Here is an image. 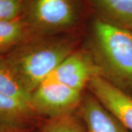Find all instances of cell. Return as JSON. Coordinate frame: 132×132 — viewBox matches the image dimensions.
Wrapping results in <instances>:
<instances>
[{
	"label": "cell",
	"mask_w": 132,
	"mask_h": 132,
	"mask_svg": "<svg viewBox=\"0 0 132 132\" xmlns=\"http://www.w3.org/2000/svg\"><path fill=\"white\" fill-rule=\"evenodd\" d=\"M72 52L71 43L67 40L35 36L3 57L32 95Z\"/></svg>",
	"instance_id": "obj_1"
},
{
	"label": "cell",
	"mask_w": 132,
	"mask_h": 132,
	"mask_svg": "<svg viewBox=\"0 0 132 132\" xmlns=\"http://www.w3.org/2000/svg\"><path fill=\"white\" fill-rule=\"evenodd\" d=\"M93 36L107 79L127 93L132 91V32L104 19L93 24Z\"/></svg>",
	"instance_id": "obj_2"
},
{
	"label": "cell",
	"mask_w": 132,
	"mask_h": 132,
	"mask_svg": "<svg viewBox=\"0 0 132 132\" xmlns=\"http://www.w3.org/2000/svg\"><path fill=\"white\" fill-rule=\"evenodd\" d=\"M79 15L76 0H24L22 19L35 36L71 28Z\"/></svg>",
	"instance_id": "obj_3"
},
{
	"label": "cell",
	"mask_w": 132,
	"mask_h": 132,
	"mask_svg": "<svg viewBox=\"0 0 132 132\" xmlns=\"http://www.w3.org/2000/svg\"><path fill=\"white\" fill-rule=\"evenodd\" d=\"M82 98L81 91L58 83L43 82L33 91L30 105L36 116L53 118L73 114Z\"/></svg>",
	"instance_id": "obj_4"
},
{
	"label": "cell",
	"mask_w": 132,
	"mask_h": 132,
	"mask_svg": "<svg viewBox=\"0 0 132 132\" xmlns=\"http://www.w3.org/2000/svg\"><path fill=\"white\" fill-rule=\"evenodd\" d=\"M88 87L91 94L132 132V97L130 94L99 73L93 76Z\"/></svg>",
	"instance_id": "obj_5"
},
{
	"label": "cell",
	"mask_w": 132,
	"mask_h": 132,
	"mask_svg": "<svg viewBox=\"0 0 132 132\" xmlns=\"http://www.w3.org/2000/svg\"><path fill=\"white\" fill-rule=\"evenodd\" d=\"M98 68L81 52H72L59 64L44 82H53L82 92Z\"/></svg>",
	"instance_id": "obj_6"
},
{
	"label": "cell",
	"mask_w": 132,
	"mask_h": 132,
	"mask_svg": "<svg viewBox=\"0 0 132 132\" xmlns=\"http://www.w3.org/2000/svg\"><path fill=\"white\" fill-rule=\"evenodd\" d=\"M80 106L87 132H130L93 94L85 96Z\"/></svg>",
	"instance_id": "obj_7"
},
{
	"label": "cell",
	"mask_w": 132,
	"mask_h": 132,
	"mask_svg": "<svg viewBox=\"0 0 132 132\" xmlns=\"http://www.w3.org/2000/svg\"><path fill=\"white\" fill-rule=\"evenodd\" d=\"M35 117L30 104L0 93V126L27 128Z\"/></svg>",
	"instance_id": "obj_8"
},
{
	"label": "cell",
	"mask_w": 132,
	"mask_h": 132,
	"mask_svg": "<svg viewBox=\"0 0 132 132\" xmlns=\"http://www.w3.org/2000/svg\"><path fill=\"white\" fill-rule=\"evenodd\" d=\"M35 35L21 18L0 21V57L5 56Z\"/></svg>",
	"instance_id": "obj_9"
},
{
	"label": "cell",
	"mask_w": 132,
	"mask_h": 132,
	"mask_svg": "<svg viewBox=\"0 0 132 132\" xmlns=\"http://www.w3.org/2000/svg\"><path fill=\"white\" fill-rule=\"evenodd\" d=\"M102 19L128 27L132 24V0H89Z\"/></svg>",
	"instance_id": "obj_10"
},
{
	"label": "cell",
	"mask_w": 132,
	"mask_h": 132,
	"mask_svg": "<svg viewBox=\"0 0 132 132\" xmlns=\"http://www.w3.org/2000/svg\"><path fill=\"white\" fill-rule=\"evenodd\" d=\"M0 93L30 104L31 93L19 81L3 56L0 57Z\"/></svg>",
	"instance_id": "obj_11"
},
{
	"label": "cell",
	"mask_w": 132,
	"mask_h": 132,
	"mask_svg": "<svg viewBox=\"0 0 132 132\" xmlns=\"http://www.w3.org/2000/svg\"><path fill=\"white\" fill-rule=\"evenodd\" d=\"M39 132H87V131L85 125L73 114H70L48 118L42 124Z\"/></svg>",
	"instance_id": "obj_12"
},
{
	"label": "cell",
	"mask_w": 132,
	"mask_h": 132,
	"mask_svg": "<svg viewBox=\"0 0 132 132\" xmlns=\"http://www.w3.org/2000/svg\"><path fill=\"white\" fill-rule=\"evenodd\" d=\"M24 8V0H0V21L21 18Z\"/></svg>",
	"instance_id": "obj_13"
},
{
	"label": "cell",
	"mask_w": 132,
	"mask_h": 132,
	"mask_svg": "<svg viewBox=\"0 0 132 132\" xmlns=\"http://www.w3.org/2000/svg\"><path fill=\"white\" fill-rule=\"evenodd\" d=\"M0 132H29L27 128H18L0 126Z\"/></svg>",
	"instance_id": "obj_14"
},
{
	"label": "cell",
	"mask_w": 132,
	"mask_h": 132,
	"mask_svg": "<svg viewBox=\"0 0 132 132\" xmlns=\"http://www.w3.org/2000/svg\"><path fill=\"white\" fill-rule=\"evenodd\" d=\"M128 28L129 29H130V30H131V31L132 32V24H131V25H130V26H129V27H128Z\"/></svg>",
	"instance_id": "obj_15"
}]
</instances>
